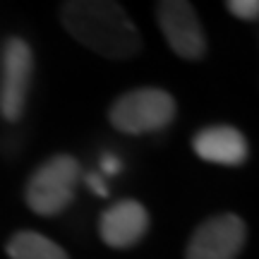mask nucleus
I'll use <instances>...</instances> for the list:
<instances>
[{
    "label": "nucleus",
    "instance_id": "f257e3e1",
    "mask_svg": "<svg viewBox=\"0 0 259 259\" xmlns=\"http://www.w3.org/2000/svg\"><path fill=\"white\" fill-rule=\"evenodd\" d=\"M67 34L94 53L111 60H127L142 48L137 24L127 10L113 0H72L60 8Z\"/></svg>",
    "mask_w": 259,
    "mask_h": 259
},
{
    "label": "nucleus",
    "instance_id": "f03ea898",
    "mask_svg": "<svg viewBox=\"0 0 259 259\" xmlns=\"http://www.w3.org/2000/svg\"><path fill=\"white\" fill-rule=\"evenodd\" d=\"M176 99L158 87H139L118 96L108 108V120L125 135H151L176 120Z\"/></svg>",
    "mask_w": 259,
    "mask_h": 259
},
{
    "label": "nucleus",
    "instance_id": "7ed1b4c3",
    "mask_svg": "<svg viewBox=\"0 0 259 259\" xmlns=\"http://www.w3.org/2000/svg\"><path fill=\"white\" fill-rule=\"evenodd\" d=\"M79 180L82 168L74 156L58 154L48 158L29 178L24 190L27 206L38 216H58L72 204Z\"/></svg>",
    "mask_w": 259,
    "mask_h": 259
},
{
    "label": "nucleus",
    "instance_id": "20e7f679",
    "mask_svg": "<svg viewBox=\"0 0 259 259\" xmlns=\"http://www.w3.org/2000/svg\"><path fill=\"white\" fill-rule=\"evenodd\" d=\"M31 74H34L31 46L19 36L8 38L0 63V115L8 122H17L27 111Z\"/></svg>",
    "mask_w": 259,
    "mask_h": 259
},
{
    "label": "nucleus",
    "instance_id": "39448f33",
    "mask_svg": "<svg viewBox=\"0 0 259 259\" xmlns=\"http://www.w3.org/2000/svg\"><path fill=\"white\" fill-rule=\"evenodd\" d=\"M247 240V226L238 213H219L202 221L187 242L185 259H238Z\"/></svg>",
    "mask_w": 259,
    "mask_h": 259
},
{
    "label": "nucleus",
    "instance_id": "423d86ee",
    "mask_svg": "<svg viewBox=\"0 0 259 259\" xmlns=\"http://www.w3.org/2000/svg\"><path fill=\"white\" fill-rule=\"evenodd\" d=\"M158 29L176 56L199 60L206 53V34L197 10L187 0H163L156 5Z\"/></svg>",
    "mask_w": 259,
    "mask_h": 259
},
{
    "label": "nucleus",
    "instance_id": "0eeeda50",
    "mask_svg": "<svg viewBox=\"0 0 259 259\" xmlns=\"http://www.w3.org/2000/svg\"><path fill=\"white\" fill-rule=\"evenodd\" d=\"M149 231V211L137 199H122L111 204L99 219V235L108 247L127 250L144 240Z\"/></svg>",
    "mask_w": 259,
    "mask_h": 259
},
{
    "label": "nucleus",
    "instance_id": "6e6552de",
    "mask_svg": "<svg viewBox=\"0 0 259 259\" xmlns=\"http://www.w3.org/2000/svg\"><path fill=\"white\" fill-rule=\"evenodd\" d=\"M194 154L216 166H242L250 156L247 139L231 125H209L192 137Z\"/></svg>",
    "mask_w": 259,
    "mask_h": 259
},
{
    "label": "nucleus",
    "instance_id": "1a4fd4ad",
    "mask_svg": "<svg viewBox=\"0 0 259 259\" xmlns=\"http://www.w3.org/2000/svg\"><path fill=\"white\" fill-rule=\"evenodd\" d=\"M10 259H70L67 252L51 238L36 231H19L5 245Z\"/></svg>",
    "mask_w": 259,
    "mask_h": 259
},
{
    "label": "nucleus",
    "instance_id": "9d476101",
    "mask_svg": "<svg viewBox=\"0 0 259 259\" xmlns=\"http://www.w3.org/2000/svg\"><path fill=\"white\" fill-rule=\"evenodd\" d=\"M226 10L233 17L245 19V22H257L259 19V0H228Z\"/></svg>",
    "mask_w": 259,
    "mask_h": 259
},
{
    "label": "nucleus",
    "instance_id": "9b49d317",
    "mask_svg": "<svg viewBox=\"0 0 259 259\" xmlns=\"http://www.w3.org/2000/svg\"><path fill=\"white\" fill-rule=\"evenodd\" d=\"M87 187L96 192L99 197H108V185L103 183V178L99 173H87Z\"/></svg>",
    "mask_w": 259,
    "mask_h": 259
},
{
    "label": "nucleus",
    "instance_id": "f8f14e48",
    "mask_svg": "<svg viewBox=\"0 0 259 259\" xmlns=\"http://www.w3.org/2000/svg\"><path fill=\"white\" fill-rule=\"evenodd\" d=\"M101 170L106 173V176H113V173L120 170V161L113 156V154H106V156L101 158Z\"/></svg>",
    "mask_w": 259,
    "mask_h": 259
}]
</instances>
